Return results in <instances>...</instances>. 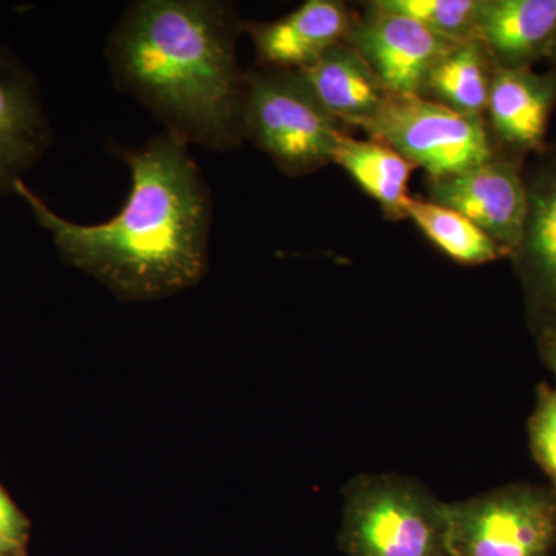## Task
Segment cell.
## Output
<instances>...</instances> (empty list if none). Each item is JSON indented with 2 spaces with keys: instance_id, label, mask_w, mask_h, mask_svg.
<instances>
[{
  "instance_id": "7a4b0ae2",
  "label": "cell",
  "mask_w": 556,
  "mask_h": 556,
  "mask_svg": "<svg viewBox=\"0 0 556 556\" xmlns=\"http://www.w3.org/2000/svg\"><path fill=\"white\" fill-rule=\"evenodd\" d=\"M240 31L243 22L218 0H138L110 33L105 58L116 87L170 137L230 150L244 138Z\"/></svg>"
},
{
  "instance_id": "4fadbf2b",
  "label": "cell",
  "mask_w": 556,
  "mask_h": 556,
  "mask_svg": "<svg viewBox=\"0 0 556 556\" xmlns=\"http://www.w3.org/2000/svg\"><path fill=\"white\" fill-rule=\"evenodd\" d=\"M556 33V0H481L478 40L496 68H532L548 56Z\"/></svg>"
},
{
  "instance_id": "30bf717a",
  "label": "cell",
  "mask_w": 556,
  "mask_h": 556,
  "mask_svg": "<svg viewBox=\"0 0 556 556\" xmlns=\"http://www.w3.org/2000/svg\"><path fill=\"white\" fill-rule=\"evenodd\" d=\"M51 139L35 76L0 47V195L13 193L22 175L46 155Z\"/></svg>"
},
{
  "instance_id": "52a82bcc",
  "label": "cell",
  "mask_w": 556,
  "mask_h": 556,
  "mask_svg": "<svg viewBox=\"0 0 556 556\" xmlns=\"http://www.w3.org/2000/svg\"><path fill=\"white\" fill-rule=\"evenodd\" d=\"M346 42L368 62L388 93L419 97L437 62L457 46L378 2L368 3L365 14L354 17Z\"/></svg>"
},
{
  "instance_id": "5b68a950",
  "label": "cell",
  "mask_w": 556,
  "mask_h": 556,
  "mask_svg": "<svg viewBox=\"0 0 556 556\" xmlns=\"http://www.w3.org/2000/svg\"><path fill=\"white\" fill-rule=\"evenodd\" d=\"M450 556H554L556 495L551 486L511 482L447 503Z\"/></svg>"
},
{
  "instance_id": "603a6c76",
  "label": "cell",
  "mask_w": 556,
  "mask_h": 556,
  "mask_svg": "<svg viewBox=\"0 0 556 556\" xmlns=\"http://www.w3.org/2000/svg\"><path fill=\"white\" fill-rule=\"evenodd\" d=\"M547 60L551 61L552 64V73L556 75V33L554 42H552L551 51H548Z\"/></svg>"
},
{
  "instance_id": "5bb4252c",
  "label": "cell",
  "mask_w": 556,
  "mask_h": 556,
  "mask_svg": "<svg viewBox=\"0 0 556 556\" xmlns=\"http://www.w3.org/2000/svg\"><path fill=\"white\" fill-rule=\"evenodd\" d=\"M295 72L318 104L343 126L357 127L372 118L390 94L368 62L346 40Z\"/></svg>"
},
{
  "instance_id": "d6986e66",
  "label": "cell",
  "mask_w": 556,
  "mask_h": 556,
  "mask_svg": "<svg viewBox=\"0 0 556 556\" xmlns=\"http://www.w3.org/2000/svg\"><path fill=\"white\" fill-rule=\"evenodd\" d=\"M530 453L556 495V386L541 383L527 422Z\"/></svg>"
},
{
  "instance_id": "2e32d148",
  "label": "cell",
  "mask_w": 556,
  "mask_h": 556,
  "mask_svg": "<svg viewBox=\"0 0 556 556\" xmlns=\"http://www.w3.org/2000/svg\"><path fill=\"white\" fill-rule=\"evenodd\" d=\"M496 65L479 40L457 43L428 75L424 98L466 116L484 118Z\"/></svg>"
},
{
  "instance_id": "ac0fdd59",
  "label": "cell",
  "mask_w": 556,
  "mask_h": 556,
  "mask_svg": "<svg viewBox=\"0 0 556 556\" xmlns=\"http://www.w3.org/2000/svg\"><path fill=\"white\" fill-rule=\"evenodd\" d=\"M383 9L412 17L455 43L478 40L481 0H376Z\"/></svg>"
},
{
  "instance_id": "8fae6325",
  "label": "cell",
  "mask_w": 556,
  "mask_h": 556,
  "mask_svg": "<svg viewBox=\"0 0 556 556\" xmlns=\"http://www.w3.org/2000/svg\"><path fill=\"white\" fill-rule=\"evenodd\" d=\"M354 16L336 0H306L298 10L270 22H243L258 61L274 68L299 70L346 40Z\"/></svg>"
},
{
  "instance_id": "6da1fadb",
  "label": "cell",
  "mask_w": 556,
  "mask_h": 556,
  "mask_svg": "<svg viewBox=\"0 0 556 556\" xmlns=\"http://www.w3.org/2000/svg\"><path fill=\"white\" fill-rule=\"evenodd\" d=\"M130 170L126 204L109 222L79 225L58 215L24 181L13 193L73 268L90 274L124 300H153L199 283L208 265L212 203L188 144L159 135L137 148H116Z\"/></svg>"
},
{
  "instance_id": "44dd1931",
  "label": "cell",
  "mask_w": 556,
  "mask_h": 556,
  "mask_svg": "<svg viewBox=\"0 0 556 556\" xmlns=\"http://www.w3.org/2000/svg\"><path fill=\"white\" fill-rule=\"evenodd\" d=\"M536 345L541 361L554 372L556 378V329H548V331L538 334Z\"/></svg>"
},
{
  "instance_id": "ffe728a7",
  "label": "cell",
  "mask_w": 556,
  "mask_h": 556,
  "mask_svg": "<svg viewBox=\"0 0 556 556\" xmlns=\"http://www.w3.org/2000/svg\"><path fill=\"white\" fill-rule=\"evenodd\" d=\"M28 530H30V525H28L27 518L13 503L5 489L0 485V532L13 538L17 543L25 544Z\"/></svg>"
},
{
  "instance_id": "3957f363",
  "label": "cell",
  "mask_w": 556,
  "mask_h": 556,
  "mask_svg": "<svg viewBox=\"0 0 556 556\" xmlns=\"http://www.w3.org/2000/svg\"><path fill=\"white\" fill-rule=\"evenodd\" d=\"M447 503L416 479L358 475L343 490L345 556H450Z\"/></svg>"
},
{
  "instance_id": "ba28073f",
  "label": "cell",
  "mask_w": 556,
  "mask_h": 556,
  "mask_svg": "<svg viewBox=\"0 0 556 556\" xmlns=\"http://www.w3.org/2000/svg\"><path fill=\"white\" fill-rule=\"evenodd\" d=\"M427 190L430 201L463 214L511 258L529 211V190L517 161L496 156L450 177L428 178Z\"/></svg>"
},
{
  "instance_id": "e0dca14e",
  "label": "cell",
  "mask_w": 556,
  "mask_h": 556,
  "mask_svg": "<svg viewBox=\"0 0 556 556\" xmlns=\"http://www.w3.org/2000/svg\"><path fill=\"white\" fill-rule=\"evenodd\" d=\"M407 218L434 247L460 265H486L508 257L507 252L475 223L433 201L409 199Z\"/></svg>"
},
{
  "instance_id": "7402d4cb",
  "label": "cell",
  "mask_w": 556,
  "mask_h": 556,
  "mask_svg": "<svg viewBox=\"0 0 556 556\" xmlns=\"http://www.w3.org/2000/svg\"><path fill=\"white\" fill-rule=\"evenodd\" d=\"M25 544L17 543L13 538L0 532V556H24Z\"/></svg>"
},
{
  "instance_id": "8992f818",
  "label": "cell",
  "mask_w": 556,
  "mask_h": 556,
  "mask_svg": "<svg viewBox=\"0 0 556 556\" xmlns=\"http://www.w3.org/2000/svg\"><path fill=\"white\" fill-rule=\"evenodd\" d=\"M428 178H444L496 159L484 118H475L419 94H388L372 118L358 124Z\"/></svg>"
},
{
  "instance_id": "277c9868",
  "label": "cell",
  "mask_w": 556,
  "mask_h": 556,
  "mask_svg": "<svg viewBox=\"0 0 556 556\" xmlns=\"http://www.w3.org/2000/svg\"><path fill=\"white\" fill-rule=\"evenodd\" d=\"M343 129L295 70H265L244 78V138H251L285 174L302 177L332 163Z\"/></svg>"
},
{
  "instance_id": "9a60e30c",
  "label": "cell",
  "mask_w": 556,
  "mask_h": 556,
  "mask_svg": "<svg viewBox=\"0 0 556 556\" xmlns=\"http://www.w3.org/2000/svg\"><path fill=\"white\" fill-rule=\"evenodd\" d=\"M332 163L357 182L372 200L378 201L387 218H407L408 182L416 169L396 150L375 139H357L339 135Z\"/></svg>"
},
{
  "instance_id": "7c38bea8",
  "label": "cell",
  "mask_w": 556,
  "mask_h": 556,
  "mask_svg": "<svg viewBox=\"0 0 556 556\" xmlns=\"http://www.w3.org/2000/svg\"><path fill=\"white\" fill-rule=\"evenodd\" d=\"M555 104V73L496 68L485 115L503 144L517 152H543Z\"/></svg>"
},
{
  "instance_id": "9c48e42d",
  "label": "cell",
  "mask_w": 556,
  "mask_h": 556,
  "mask_svg": "<svg viewBox=\"0 0 556 556\" xmlns=\"http://www.w3.org/2000/svg\"><path fill=\"white\" fill-rule=\"evenodd\" d=\"M525 233L511 260L533 334L556 329V161L527 182Z\"/></svg>"
}]
</instances>
